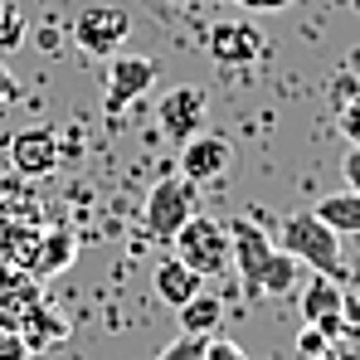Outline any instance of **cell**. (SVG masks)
I'll return each mask as SVG.
<instances>
[{"instance_id":"8","label":"cell","mask_w":360,"mask_h":360,"mask_svg":"<svg viewBox=\"0 0 360 360\" xmlns=\"http://www.w3.org/2000/svg\"><path fill=\"white\" fill-rule=\"evenodd\" d=\"M229 156H234V146L219 131H200L180 146V176L190 185H210V180H219L229 171Z\"/></svg>"},{"instance_id":"7","label":"cell","mask_w":360,"mask_h":360,"mask_svg":"<svg viewBox=\"0 0 360 360\" xmlns=\"http://www.w3.org/2000/svg\"><path fill=\"white\" fill-rule=\"evenodd\" d=\"M205 117H210V98L200 88H171L161 103H156V127L171 136V141H190L205 131Z\"/></svg>"},{"instance_id":"2","label":"cell","mask_w":360,"mask_h":360,"mask_svg":"<svg viewBox=\"0 0 360 360\" xmlns=\"http://www.w3.org/2000/svg\"><path fill=\"white\" fill-rule=\"evenodd\" d=\"M195 219V185L185 176H166L151 185L146 205H141V229L156 243H176V234Z\"/></svg>"},{"instance_id":"23","label":"cell","mask_w":360,"mask_h":360,"mask_svg":"<svg viewBox=\"0 0 360 360\" xmlns=\"http://www.w3.org/2000/svg\"><path fill=\"white\" fill-rule=\"evenodd\" d=\"M341 136H346L351 146H360V93H351V98L341 103Z\"/></svg>"},{"instance_id":"15","label":"cell","mask_w":360,"mask_h":360,"mask_svg":"<svg viewBox=\"0 0 360 360\" xmlns=\"http://www.w3.org/2000/svg\"><path fill=\"white\" fill-rule=\"evenodd\" d=\"M78 258V239H73V229H44V239H39V253H34V268H30V278H54L63 273L68 263Z\"/></svg>"},{"instance_id":"5","label":"cell","mask_w":360,"mask_h":360,"mask_svg":"<svg viewBox=\"0 0 360 360\" xmlns=\"http://www.w3.org/2000/svg\"><path fill=\"white\" fill-rule=\"evenodd\" d=\"M5 161L20 180H44L54 176V166L63 161L59 131L54 127H20L10 141H5Z\"/></svg>"},{"instance_id":"18","label":"cell","mask_w":360,"mask_h":360,"mask_svg":"<svg viewBox=\"0 0 360 360\" xmlns=\"http://www.w3.org/2000/svg\"><path fill=\"white\" fill-rule=\"evenodd\" d=\"M219 321H224V302L214 292H200L180 307V336H214Z\"/></svg>"},{"instance_id":"4","label":"cell","mask_w":360,"mask_h":360,"mask_svg":"<svg viewBox=\"0 0 360 360\" xmlns=\"http://www.w3.org/2000/svg\"><path fill=\"white\" fill-rule=\"evenodd\" d=\"M127 34H131V15H127L122 5H88V10H78V20H73V44H78L83 54H93V59L122 54Z\"/></svg>"},{"instance_id":"11","label":"cell","mask_w":360,"mask_h":360,"mask_svg":"<svg viewBox=\"0 0 360 360\" xmlns=\"http://www.w3.org/2000/svg\"><path fill=\"white\" fill-rule=\"evenodd\" d=\"M210 59L224 63V68H239V63H253L263 54V34L248 25V20H219L210 25V39H205Z\"/></svg>"},{"instance_id":"3","label":"cell","mask_w":360,"mask_h":360,"mask_svg":"<svg viewBox=\"0 0 360 360\" xmlns=\"http://www.w3.org/2000/svg\"><path fill=\"white\" fill-rule=\"evenodd\" d=\"M176 258H180V263H190L200 278L229 273V268H234L229 224H219V219H210V214H195V219L176 234Z\"/></svg>"},{"instance_id":"9","label":"cell","mask_w":360,"mask_h":360,"mask_svg":"<svg viewBox=\"0 0 360 360\" xmlns=\"http://www.w3.org/2000/svg\"><path fill=\"white\" fill-rule=\"evenodd\" d=\"M229 243H234V268L243 278V297L258 302V278H263V263L273 258V239L253 219H234L229 224Z\"/></svg>"},{"instance_id":"16","label":"cell","mask_w":360,"mask_h":360,"mask_svg":"<svg viewBox=\"0 0 360 360\" xmlns=\"http://www.w3.org/2000/svg\"><path fill=\"white\" fill-rule=\"evenodd\" d=\"M34 302H44V288H39V278L0 283V326H5V331H20V321H25V311H30Z\"/></svg>"},{"instance_id":"10","label":"cell","mask_w":360,"mask_h":360,"mask_svg":"<svg viewBox=\"0 0 360 360\" xmlns=\"http://www.w3.org/2000/svg\"><path fill=\"white\" fill-rule=\"evenodd\" d=\"M302 321L316 326V331H326L331 341L346 331V297H341L336 278L316 273V278L307 283V292H302Z\"/></svg>"},{"instance_id":"14","label":"cell","mask_w":360,"mask_h":360,"mask_svg":"<svg viewBox=\"0 0 360 360\" xmlns=\"http://www.w3.org/2000/svg\"><path fill=\"white\" fill-rule=\"evenodd\" d=\"M44 229L39 224H20V219H0V263L30 273L34 268V253H39Z\"/></svg>"},{"instance_id":"28","label":"cell","mask_w":360,"mask_h":360,"mask_svg":"<svg viewBox=\"0 0 360 360\" xmlns=\"http://www.w3.org/2000/svg\"><path fill=\"white\" fill-rule=\"evenodd\" d=\"M20 190H25V185H20V176H15V171H10V176H0V205H5L10 195H20Z\"/></svg>"},{"instance_id":"17","label":"cell","mask_w":360,"mask_h":360,"mask_svg":"<svg viewBox=\"0 0 360 360\" xmlns=\"http://www.w3.org/2000/svg\"><path fill=\"white\" fill-rule=\"evenodd\" d=\"M316 219H326L341 239H346V234H360V190L321 195V200H316Z\"/></svg>"},{"instance_id":"29","label":"cell","mask_w":360,"mask_h":360,"mask_svg":"<svg viewBox=\"0 0 360 360\" xmlns=\"http://www.w3.org/2000/svg\"><path fill=\"white\" fill-rule=\"evenodd\" d=\"M10 98H15V73L0 63V103H10Z\"/></svg>"},{"instance_id":"26","label":"cell","mask_w":360,"mask_h":360,"mask_svg":"<svg viewBox=\"0 0 360 360\" xmlns=\"http://www.w3.org/2000/svg\"><path fill=\"white\" fill-rule=\"evenodd\" d=\"M341 176H346V190H360V146H351V151H346Z\"/></svg>"},{"instance_id":"12","label":"cell","mask_w":360,"mask_h":360,"mask_svg":"<svg viewBox=\"0 0 360 360\" xmlns=\"http://www.w3.org/2000/svg\"><path fill=\"white\" fill-rule=\"evenodd\" d=\"M20 336H25L30 356L54 351V346L68 341V316H63L59 307H49V302H34V307L25 311V321H20Z\"/></svg>"},{"instance_id":"25","label":"cell","mask_w":360,"mask_h":360,"mask_svg":"<svg viewBox=\"0 0 360 360\" xmlns=\"http://www.w3.org/2000/svg\"><path fill=\"white\" fill-rule=\"evenodd\" d=\"M0 360H30V346H25L20 331H5L0 326Z\"/></svg>"},{"instance_id":"20","label":"cell","mask_w":360,"mask_h":360,"mask_svg":"<svg viewBox=\"0 0 360 360\" xmlns=\"http://www.w3.org/2000/svg\"><path fill=\"white\" fill-rule=\"evenodd\" d=\"M20 44H25V15L0 0V54L5 49H20Z\"/></svg>"},{"instance_id":"22","label":"cell","mask_w":360,"mask_h":360,"mask_svg":"<svg viewBox=\"0 0 360 360\" xmlns=\"http://www.w3.org/2000/svg\"><path fill=\"white\" fill-rule=\"evenodd\" d=\"M326 351H331V336H326V331H316V326H302L297 356H302V360H311V356H326Z\"/></svg>"},{"instance_id":"1","label":"cell","mask_w":360,"mask_h":360,"mask_svg":"<svg viewBox=\"0 0 360 360\" xmlns=\"http://www.w3.org/2000/svg\"><path fill=\"white\" fill-rule=\"evenodd\" d=\"M278 248H288L297 263H307L311 273H341V234L326 224V219H316V210H297V214H288L283 219V229H278Z\"/></svg>"},{"instance_id":"24","label":"cell","mask_w":360,"mask_h":360,"mask_svg":"<svg viewBox=\"0 0 360 360\" xmlns=\"http://www.w3.org/2000/svg\"><path fill=\"white\" fill-rule=\"evenodd\" d=\"M205 360H248V356H243L239 341H229V336H205Z\"/></svg>"},{"instance_id":"30","label":"cell","mask_w":360,"mask_h":360,"mask_svg":"<svg viewBox=\"0 0 360 360\" xmlns=\"http://www.w3.org/2000/svg\"><path fill=\"white\" fill-rule=\"evenodd\" d=\"M311 360H336V351H326V356H311Z\"/></svg>"},{"instance_id":"19","label":"cell","mask_w":360,"mask_h":360,"mask_svg":"<svg viewBox=\"0 0 360 360\" xmlns=\"http://www.w3.org/2000/svg\"><path fill=\"white\" fill-rule=\"evenodd\" d=\"M297 258L288 248H273V258L263 263V278H258V297H288L297 288Z\"/></svg>"},{"instance_id":"13","label":"cell","mask_w":360,"mask_h":360,"mask_svg":"<svg viewBox=\"0 0 360 360\" xmlns=\"http://www.w3.org/2000/svg\"><path fill=\"white\" fill-rule=\"evenodd\" d=\"M151 288H156V297L166 302V307H185L190 297H200L205 292V278L190 268V263H180V258H166V263H156V273H151Z\"/></svg>"},{"instance_id":"6","label":"cell","mask_w":360,"mask_h":360,"mask_svg":"<svg viewBox=\"0 0 360 360\" xmlns=\"http://www.w3.org/2000/svg\"><path fill=\"white\" fill-rule=\"evenodd\" d=\"M151 83H156V59H146V54H112L108 59V88H103V112L108 117H117L127 112L141 93H151Z\"/></svg>"},{"instance_id":"27","label":"cell","mask_w":360,"mask_h":360,"mask_svg":"<svg viewBox=\"0 0 360 360\" xmlns=\"http://www.w3.org/2000/svg\"><path fill=\"white\" fill-rule=\"evenodd\" d=\"M224 5H239V10H263V15H268V10H288L292 0H224Z\"/></svg>"},{"instance_id":"21","label":"cell","mask_w":360,"mask_h":360,"mask_svg":"<svg viewBox=\"0 0 360 360\" xmlns=\"http://www.w3.org/2000/svg\"><path fill=\"white\" fill-rule=\"evenodd\" d=\"M156 360H205V336H180Z\"/></svg>"}]
</instances>
